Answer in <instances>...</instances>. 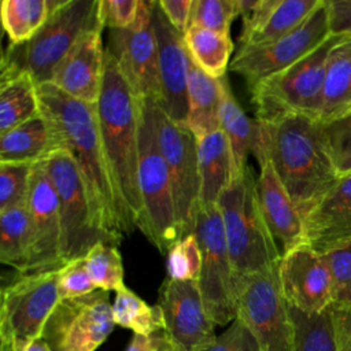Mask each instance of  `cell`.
Segmentation results:
<instances>
[{
	"label": "cell",
	"mask_w": 351,
	"mask_h": 351,
	"mask_svg": "<svg viewBox=\"0 0 351 351\" xmlns=\"http://www.w3.org/2000/svg\"><path fill=\"white\" fill-rule=\"evenodd\" d=\"M33 163L0 162V211L27 206Z\"/></svg>",
	"instance_id": "d590c367"
},
{
	"label": "cell",
	"mask_w": 351,
	"mask_h": 351,
	"mask_svg": "<svg viewBox=\"0 0 351 351\" xmlns=\"http://www.w3.org/2000/svg\"><path fill=\"white\" fill-rule=\"evenodd\" d=\"M156 103L141 99L138 128V193L141 211L137 228L160 252H167L181 237L167 163L162 154Z\"/></svg>",
	"instance_id": "5b68a950"
},
{
	"label": "cell",
	"mask_w": 351,
	"mask_h": 351,
	"mask_svg": "<svg viewBox=\"0 0 351 351\" xmlns=\"http://www.w3.org/2000/svg\"><path fill=\"white\" fill-rule=\"evenodd\" d=\"M62 141L48 117H37L0 133V162L38 163L60 151Z\"/></svg>",
	"instance_id": "603a6c76"
},
{
	"label": "cell",
	"mask_w": 351,
	"mask_h": 351,
	"mask_svg": "<svg viewBox=\"0 0 351 351\" xmlns=\"http://www.w3.org/2000/svg\"><path fill=\"white\" fill-rule=\"evenodd\" d=\"M151 12L158 43L162 88V101L159 107L174 122L186 125L189 112L188 81L191 58L184 41V34L170 25L158 1L151 0Z\"/></svg>",
	"instance_id": "ac0fdd59"
},
{
	"label": "cell",
	"mask_w": 351,
	"mask_h": 351,
	"mask_svg": "<svg viewBox=\"0 0 351 351\" xmlns=\"http://www.w3.org/2000/svg\"><path fill=\"white\" fill-rule=\"evenodd\" d=\"M27 213L33 233V256L29 273L60 269L64 265L62 261L59 200L45 160L33 166Z\"/></svg>",
	"instance_id": "e0dca14e"
},
{
	"label": "cell",
	"mask_w": 351,
	"mask_h": 351,
	"mask_svg": "<svg viewBox=\"0 0 351 351\" xmlns=\"http://www.w3.org/2000/svg\"><path fill=\"white\" fill-rule=\"evenodd\" d=\"M140 0H99V16L103 27L126 29L133 25Z\"/></svg>",
	"instance_id": "b9f144b4"
},
{
	"label": "cell",
	"mask_w": 351,
	"mask_h": 351,
	"mask_svg": "<svg viewBox=\"0 0 351 351\" xmlns=\"http://www.w3.org/2000/svg\"><path fill=\"white\" fill-rule=\"evenodd\" d=\"M329 36L328 1L321 0L296 29L277 41L265 47L239 48L229 69L241 75L251 89L259 81L307 56Z\"/></svg>",
	"instance_id": "4fadbf2b"
},
{
	"label": "cell",
	"mask_w": 351,
	"mask_h": 351,
	"mask_svg": "<svg viewBox=\"0 0 351 351\" xmlns=\"http://www.w3.org/2000/svg\"><path fill=\"white\" fill-rule=\"evenodd\" d=\"M278 263L234 277L236 318L251 330L261 351H293V324L282 293Z\"/></svg>",
	"instance_id": "ba28073f"
},
{
	"label": "cell",
	"mask_w": 351,
	"mask_h": 351,
	"mask_svg": "<svg viewBox=\"0 0 351 351\" xmlns=\"http://www.w3.org/2000/svg\"><path fill=\"white\" fill-rule=\"evenodd\" d=\"M103 27L84 33L56 67L51 84L66 95L88 104H96L101 92L104 53Z\"/></svg>",
	"instance_id": "ffe728a7"
},
{
	"label": "cell",
	"mask_w": 351,
	"mask_h": 351,
	"mask_svg": "<svg viewBox=\"0 0 351 351\" xmlns=\"http://www.w3.org/2000/svg\"><path fill=\"white\" fill-rule=\"evenodd\" d=\"M252 154L259 166L271 162L302 218L340 177L330 156L322 123L303 114L258 122Z\"/></svg>",
	"instance_id": "6da1fadb"
},
{
	"label": "cell",
	"mask_w": 351,
	"mask_h": 351,
	"mask_svg": "<svg viewBox=\"0 0 351 351\" xmlns=\"http://www.w3.org/2000/svg\"><path fill=\"white\" fill-rule=\"evenodd\" d=\"M256 193L265 221L276 239L282 245V254L304 243V222L280 181L271 162L267 159L259 166Z\"/></svg>",
	"instance_id": "7402d4cb"
},
{
	"label": "cell",
	"mask_w": 351,
	"mask_h": 351,
	"mask_svg": "<svg viewBox=\"0 0 351 351\" xmlns=\"http://www.w3.org/2000/svg\"><path fill=\"white\" fill-rule=\"evenodd\" d=\"M41 111L74 159L88 195L95 225L118 245L123 237L117 197L103 151L96 104L74 99L53 84L38 85Z\"/></svg>",
	"instance_id": "7a4b0ae2"
},
{
	"label": "cell",
	"mask_w": 351,
	"mask_h": 351,
	"mask_svg": "<svg viewBox=\"0 0 351 351\" xmlns=\"http://www.w3.org/2000/svg\"><path fill=\"white\" fill-rule=\"evenodd\" d=\"M321 255L330 274L333 304L351 307V241L337 244Z\"/></svg>",
	"instance_id": "f35d334b"
},
{
	"label": "cell",
	"mask_w": 351,
	"mask_h": 351,
	"mask_svg": "<svg viewBox=\"0 0 351 351\" xmlns=\"http://www.w3.org/2000/svg\"><path fill=\"white\" fill-rule=\"evenodd\" d=\"M103 27L99 0H64L48 14L40 30L26 43L10 44L1 56V70L29 73L37 85L51 82L52 75L78 38L95 27Z\"/></svg>",
	"instance_id": "8992f818"
},
{
	"label": "cell",
	"mask_w": 351,
	"mask_h": 351,
	"mask_svg": "<svg viewBox=\"0 0 351 351\" xmlns=\"http://www.w3.org/2000/svg\"><path fill=\"white\" fill-rule=\"evenodd\" d=\"M115 321L108 292L63 299L48 318L43 339L52 351H95L114 330Z\"/></svg>",
	"instance_id": "5bb4252c"
},
{
	"label": "cell",
	"mask_w": 351,
	"mask_h": 351,
	"mask_svg": "<svg viewBox=\"0 0 351 351\" xmlns=\"http://www.w3.org/2000/svg\"><path fill=\"white\" fill-rule=\"evenodd\" d=\"M280 282L287 303L304 313H321L333 306L328 266L319 252L303 243L282 254Z\"/></svg>",
	"instance_id": "d6986e66"
},
{
	"label": "cell",
	"mask_w": 351,
	"mask_h": 351,
	"mask_svg": "<svg viewBox=\"0 0 351 351\" xmlns=\"http://www.w3.org/2000/svg\"><path fill=\"white\" fill-rule=\"evenodd\" d=\"M193 234L202 250L197 284L207 314L215 325L232 324L236 319L234 270L217 204H199Z\"/></svg>",
	"instance_id": "30bf717a"
},
{
	"label": "cell",
	"mask_w": 351,
	"mask_h": 351,
	"mask_svg": "<svg viewBox=\"0 0 351 351\" xmlns=\"http://www.w3.org/2000/svg\"><path fill=\"white\" fill-rule=\"evenodd\" d=\"M112 315L115 325L130 329L134 335H152L165 329L160 307L149 306L126 285L115 291Z\"/></svg>",
	"instance_id": "d6a6232c"
},
{
	"label": "cell",
	"mask_w": 351,
	"mask_h": 351,
	"mask_svg": "<svg viewBox=\"0 0 351 351\" xmlns=\"http://www.w3.org/2000/svg\"><path fill=\"white\" fill-rule=\"evenodd\" d=\"M339 351H351V307L332 306Z\"/></svg>",
	"instance_id": "7dc6e473"
},
{
	"label": "cell",
	"mask_w": 351,
	"mask_h": 351,
	"mask_svg": "<svg viewBox=\"0 0 351 351\" xmlns=\"http://www.w3.org/2000/svg\"><path fill=\"white\" fill-rule=\"evenodd\" d=\"M45 166L59 200L63 265L85 258L97 243L115 244L93 222L85 185L71 155L56 151L45 159Z\"/></svg>",
	"instance_id": "8fae6325"
},
{
	"label": "cell",
	"mask_w": 351,
	"mask_h": 351,
	"mask_svg": "<svg viewBox=\"0 0 351 351\" xmlns=\"http://www.w3.org/2000/svg\"><path fill=\"white\" fill-rule=\"evenodd\" d=\"M202 351H261V347L251 330L236 318L210 347Z\"/></svg>",
	"instance_id": "7bdbcfd3"
},
{
	"label": "cell",
	"mask_w": 351,
	"mask_h": 351,
	"mask_svg": "<svg viewBox=\"0 0 351 351\" xmlns=\"http://www.w3.org/2000/svg\"><path fill=\"white\" fill-rule=\"evenodd\" d=\"M237 15H240L237 0H193L189 26L229 36L230 25Z\"/></svg>",
	"instance_id": "74e56055"
},
{
	"label": "cell",
	"mask_w": 351,
	"mask_h": 351,
	"mask_svg": "<svg viewBox=\"0 0 351 351\" xmlns=\"http://www.w3.org/2000/svg\"><path fill=\"white\" fill-rule=\"evenodd\" d=\"M200 203L217 204L233 178V156L225 133L219 129L197 138Z\"/></svg>",
	"instance_id": "cb8c5ba5"
},
{
	"label": "cell",
	"mask_w": 351,
	"mask_h": 351,
	"mask_svg": "<svg viewBox=\"0 0 351 351\" xmlns=\"http://www.w3.org/2000/svg\"><path fill=\"white\" fill-rule=\"evenodd\" d=\"M351 114V36L330 51L318 119L321 123Z\"/></svg>",
	"instance_id": "d4e9b609"
},
{
	"label": "cell",
	"mask_w": 351,
	"mask_h": 351,
	"mask_svg": "<svg viewBox=\"0 0 351 351\" xmlns=\"http://www.w3.org/2000/svg\"><path fill=\"white\" fill-rule=\"evenodd\" d=\"M293 324V351H339L332 306L321 313H304L289 306Z\"/></svg>",
	"instance_id": "1f68e13d"
},
{
	"label": "cell",
	"mask_w": 351,
	"mask_h": 351,
	"mask_svg": "<svg viewBox=\"0 0 351 351\" xmlns=\"http://www.w3.org/2000/svg\"><path fill=\"white\" fill-rule=\"evenodd\" d=\"M303 222L304 243L319 254L351 241V173L340 174Z\"/></svg>",
	"instance_id": "44dd1931"
},
{
	"label": "cell",
	"mask_w": 351,
	"mask_h": 351,
	"mask_svg": "<svg viewBox=\"0 0 351 351\" xmlns=\"http://www.w3.org/2000/svg\"><path fill=\"white\" fill-rule=\"evenodd\" d=\"M158 306L165 332L177 351H202L215 340V324L207 314L197 281L166 278L159 289Z\"/></svg>",
	"instance_id": "2e32d148"
},
{
	"label": "cell",
	"mask_w": 351,
	"mask_h": 351,
	"mask_svg": "<svg viewBox=\"0 0 351 351\" xmlns=\"http://www.w3.org/2000/svg\"><path fill=\"white\" fill-rule=\"evenodd\" d=\"M167 278L197 281L202 270V250L193 233L178 240L167 251Z\"/></svg>",
	"instance_id": "8d00e7d4"
},
{
	"label": "cell",
	"mask_w": 351,
	"mask_h": 351,
	"mask_svg": "<svg viewBox=\"0 0 351 351\" xmlns=\"http://www.w3.org/2000/svg\"><path fill=\"white\" fill-rule=\"evenodd\" d=\"M222 96L221 78L215 80L200 70L192 60L188 81L189 112L186 126L196 138L221 129L219 106Z\"/></svg>",
	"instance_id": "4316f807"
},
{
	"label": "cell",
	"mask_w": 351,
	"mask_h": 351,
	"mask_svg": "<svg viewBox=\"0 0 351 351\" xmlns=\"http://www.w3.org/2000/svg\"><path fill=\"white\" fill-rule=\"evenodd\" d=\"M33 256V233L27 206L0 211V261L18 270L29 273Z\"/></svg>",
	"instance_id": "f1b7e54d"
},
{
	"label": "cell",
	"mask_w": 351,
	"mask_h": 351,
	"mask_svg": "<svg viewBox=\"0 0 351 351\" xmlns=\"http://www.w3.org/2000/svg\"><path fill=\"white\" fill-rule=\"evenodd\" d=\"M85 263L97 289L110 292L125 285L122 256L115 244L97 243L86 254Z\"/></svg>",
	"instance_id": "e575fe53"
},
{
	"label": "cell",
	"mask_w": 351,
	"mask_h": 351,
	"mask_svg": "<svg viewBox=\"0 0 351 351\" xmlns=\"http://www.w3.org/2000/svg\"><path fill=\"white\" fill-rule=\"evenodd\" d=\"M126 351H177L165 329L152 335H134Z\"/></svg>",
	"instance_id": "bcb514c9"
},
{
	"label": "cell",
	"mask_w": 351,
	"mask_h": 351,
	"mask_svg": "<svg viewBox=\"0 0 351 351\" xmlns=\"http://www.w3.org/2000/svg\"><path fill=\"white\" fill-rule=\"evenodd\" d=\"M133 92L158 106L162 88L158 43L152 25L151 0H140L136 21L126 29L110 30L108 48Z\"/></svg>",
	"instance_id": "9a60e30c"
},
{
	"label": "cell",
	"mask_w": 351,
	"mask_h": 351,
	"mask_svg": "<svg viewBox=\"0 0 351 351\" xmlns=\"http://www.w3.org/2000/svg\"><path fill=\"white\" fill-rule=\"evenodd\" d=\"M97 288L86 269L85 258L71 261L59 269L58 291L60 300L89 295Z\"/></svg>",
	"instance_id": "60d3db41"
},
{
	"label": "cell",
	"mask_w": 351,
	"mask_h": 351,
	"mask_svg": "<svg viewBox=\"0 0 351 351\" xmlns=\"http://www.w3.org/2000/svg\"><path fill=\"white\" fill-rule=\"evenodd\" d=\"M326 1L330 34L351 36V0Z\"/></svg>",
	"instance_id": "f6af8a7d"
},
{
	"label": "cell",
	"mask_w": 351,
	"mask_h": 351,
	"mask_svg": "<svg viewBox=\"0 0 351 351\" xmlns=\"http://www.w3.org/2000/svg\"><path fill=\"white\" fill-rule=\"evenodd\" d=\"M184 41L191 60L207 75L219 80L226 75L230 64L233 43L228 34L189 26Z\"/></svg>",
	"instance_id": "f546056e"
},
{
	"label": "cell",
	"mask_w": 351,
	"mask_h": 351,
	"mask_svg": "<svg viewBox=\"0 0 351 351\" xmlns=\"http://www.w3.org/2000/svg\"><path fill=\"white\" fill-rule=\"evenodd\" d=\"M158 3L170 25L181 34H185L191 23L193 0H159Z\"/></svg>",
	"instance_id": "ee69618b"
},
{
	"label": "cell",
	"mask_w": 351,
	"mask_h": 351,
	"mask_svg": "<svg viewBox=\"0 0 351 351\" xmlns=\"http://www.w3.org/2000/svg\"><path fill=\"white\" fill-rule=\"evenodd\" d=\"M25 351H52V348L49 347V344H48L43 337H40V339L32 341V343L26 347Z\"/></svg>",
	"instance_id": "c3c4849f"
},
{
	"label": "cell",
	"mask_w": 351,
	"mask_h": 351,
	"mask_svg": "<svg viewBox=\"0 0 351 351\" xmlns=\"http://www.w3.org/2000/svg\"><path fill=\"white\" fill-rule=\"evenodd\" d=\"M343 37L330 34L303 59L255 84L250 92L256 121L270 123L288 114L318 119L329 53Z\"/></svg>",
	"instance_id": "52a82bcc"
},
{
	"label": "cell",
	"mask_w": 351,
	"mask_h": 351,
	"mask_svg": "<svg viewBox=\"0 0 351 351\" xmlns=\"http://www.w3.org/2000/svg\"><path fill=\"white\" fill-rule=\"evenodd\" d=\"M322 130L339 174L351 173V114L322 123Z\"/></svg>",
	"instance_id": "ab89813d"
},
{
	"label": "cell",
	"mask_w": 351,
	"mask_h": 351,
	"mask_svg": "<svg viewBox=\"0 0 351 351\" xmlns=\"http://www.w3.org/2000/svg\"><path fill=\"white\" fill-rule=\"evenodd\" d=\"M217 206L234 277L252 274L280 262L282 254L262 214L256 178L250 166L243 174L232 178Z\"/></svg>",
	"instance_id": "277c9868"
},
{
	"label": "cell",
	"mask_w": 351,
	"mask_h": 351,
	"mask_svg": "<svg viewBox=\"0 0 351 351\" xmlns=\"http://www.w3.org/2000/svg\"><path fill=\"white\" fill-rule=\"evenodd\" d=\"M41 112L38 85L26 71L0 73V133L37 117Z\"/></svg>",
	"instance_id": "484cf974"
},
{
	"label": "cell",
	"mask_w": 351,
	"mask_h": 351,
	"mask_svg": "<svg viewBox=\"0 0 351 351\" xmlns=\"http://www.w3.org/2000/svg\"><path fill=\"white\" fill-rule=\"evenodd\" d=\"M321 0H277L262 27L240 43V48L265 47L296 29Z\"/></svg>",
	"instance_id": "4dcf8cb0"
},
{
	"label": "cell",
	"mask_w": 351,
	"mask_h": 351,
	"mask_svg": "<svg viewBox=\"0 0 351 351\" xmlns=\"http://www.w3.org/2000/svg\"><path fill=\"white\" fill-rule=\"evenodd\" d=\"M221 84L222 96L218 118L221 130L225 133L230 145L233 156V177H236L243 174L248 167L247 158L254 148L258 123L256 121L250 119L240 107L226 75L221 78Z\"/></svg>",
	"instance_id": "83f0119b"
},
{
	"label": "cell",
	"mask_w": 351,
	"mask_h": 351,
	"mask_svg": "<svg viewBox=\"0 0 351 351\" xmlns=\"http://www.w3.org/2000/svg\"><path fill=\"white\" fill-rule=\"evenodd\" d=\"M58 276L59 269L21 274L1 288L0 351H25L43 336L60 302Z\"/></svg>",
	"instance_id": "9c48e42d"
},
{
	"label": "cell",
	"mask_w": 351,
	"mask_h": 351,
	"mask_svg": "<svg viewBox=\"0 0 351 351\" xmlns=\"http://www.w3.org/2000/svg\"><path fill=\"white\" fill-rule=\"evenodd\" d=\"M0 14L10 44L19 45L29 41L47 21V0H3Z\"/></svg>",
	"instance_id": "836d02e7"
},
{
	"label": "cell",
	"mask_w": 351,
	"mask_h": 351,
	"mask_svg": "<svg viewBox=\"0 0 351 351\" xmlns=\"http://www.w3.org/2000/svg\"><path fill=\"white\" fill-rule=\"evenodd\" d=\"M140 104L141 99L130 88L112 53L106 49L96 114L123 236L137 228L141 211L138 193Z\"/></svg>",
	"instance_id": "3957f363"
},
{
	"label": "cell",
	"mask_w": 351,
	"mask_h": 351,
	"mask_svg": "<svg viewBox=\"0 0 351 351\" xmlns=\"http://www.w3.org/2000/svg\"><path fill=\"white\" fill-rule=\"evenodd\" d=\"M155 119L159 145L170 174L176 218L182 239L193 233L200 203L197 138L186 125L170 119L158 104L155 106Z\"/></svg>",
	"instance_id": "7c38bea8"
}]
</instances>
